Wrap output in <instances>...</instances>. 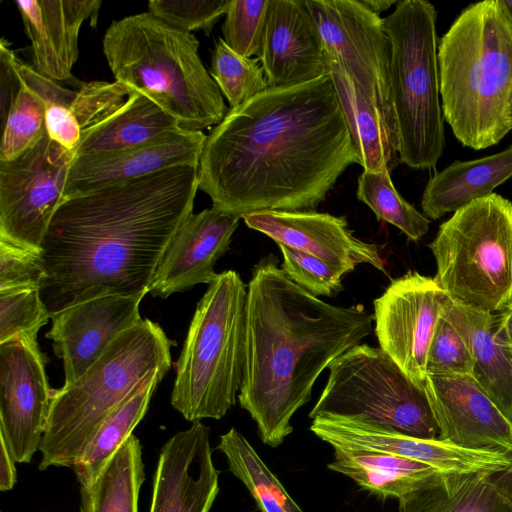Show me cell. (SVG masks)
I'll use <instances>...</instances> for the list:
<instances>
[{
    "instance_id": "74e56055",
    "label": "cell",
    "mask_w": 512,
    "mask_h": 512,
    "mask_svg": "<svg viewBox=\"0 0 512 512\" xmlns=\"http://www.w3.org/2000/svg\"><path fill=\"white\" fill-rule=\"evenodd\" d=\"M133 93L131 88L117 81L84 82L76 91L70 110L84 131L113 115Z\"/></svg>"
},
{
    "instance_id": "5b68a950",
    "label": "cell",
    "mask_w": 512,
    "mask_h": 512,
    "mask_svg": "<svg viewBox=\"0 0 512 512\" xmlns=\"http://www.w3.org/2000/svg\"><path fill=\"white\" fill-rule=\"evenodd\" d=\"M102 45L115 81L152 100L181 129L216 126L228 113L193 33L143 12L113 21Z\"/></svg>"
},
{
    "instance_id": "4fadbf2b",
    "label": "cell",
    "mask_w": 512,
    "mask_h": 512,
    "mask_svg": "<svg viewBox=\"0 0 512 512\" xmlns=\"http://www.w3.org/2000/svg\"><path fill=\"white\" fill-rule=\"evenodd\" d=\"M446 299L434 278L409 271L393 280L374 300L380 348L422 388L429 347Z\"/></svg>"
},
{
    "instance_id": "8d00e7d4",
    "label": "cell",
    "mask_w": 512,
    "mask_h": 512,
    "mask_svg": "<svg viewBox=\"0 0 512 512\" xmlns=\"http://www.w3.org/2000/svg\"><path fill=\"white\" fill-rule=\"evenodd\" d=\"M269 0H230L222 25L223 40L236 53L259 57Z\"/></svg>"
},
{
    "instance_id": "e0dca14e",
    "label": "cell",
    "mask_w": 512,
    "mask_h": 512,
    "mask_svg": "<svg viewBox=\"0 0 512 512\" xmlns=\"http://www.w3.org/2000/svg\"><path fill=\"white\" fill-rule=\"evenodd\" d=\"M245 224L278 245L317 257L344 275L358 264L385 272L376 245L353 234L345 216L316 211H259L242 216Z\"/></svg>"
},
{
    "instance_id": "ab89813d",
    "label": "cell",
    "mask_w": 512,
    "mask_h": 512,
    "mask_svg": "<svg viewBox=\"0 0 512 512\" xmlns=\"http://www.w3.org/2000/svg\"><path fill=\"white\" fill-rule=\"evenodd\" d=\"M229 3L230 0H151L148 12L179 30H203L209 35Z\"/></svg>"
},
{
    "instance_id": "7c38bea8",
    "label": "cell",
    "mask_w": 512,
    "mask_h": 512,
    "mask_svg": "<svg viewBox=\"0 0 512 512\" xmlns=\"http://www.w3.org/2000/svg\"><path fill=\"white\" fill-rule=\"evenodd\" d=\"M329 58L384 108L390 91L391 44L383 18L361 0H306Z\"/></svg>"
},
{
    "instance_id": "e575fe53",
    "label": "cell",
    "mask_w": 512,
    "mask_h": 512,
    "mask_svg": "<svg viewBox=\"0 0 512 512\" xmlns=\"http://www.w3.org/2000/svg\"><path fill=\"white\" fill-rule=\"evenodd\" d=\"M1 132L0 161L19 157L47 133L45 105L21 81L18 93L1 120Z\"/></svg>"
},
{
    "instance_id": "1f68e13d",
    "label": "cell",
    "mask_w": 512,
    "mask_h": 512,
    "mask_svg": "<svg viewBox=\"0 0 512 512\" xmlns=\"http://www.w3.org/2000/svg\"><path fill=\"white\" fill-rule=\"evenodd\" d=\"M217 449L230 472L250 492L261 512H303L249 441L235 428L220 436Z\"/></svg>"
},
{
    "instance_id": "7402d4cb",
    "label": "cell",
    "mask_w": 512,
    "mask_h": 512,
    "mask_svg": "<svg viewBox=\"0 0 512 512\" xmlns=\"http://www.w3.org/2000/svg\"><path fill=\"white\" fill-rule=\"evenodd\" d=\"M25 33L33 53V68L54 80L73 77L79 56L78 40L82 24L97 14L100 0H18Z\"/></svg>"
},
{
    "instance_id": "d4e9b609",
    "label": "cell",
    "mask_w": 512,
    "mask_h": 512,
    "mask_svg": "<svg viewBox=\"0 0 512 512\" xmlns=\"http://www.w3.org/2000/svg\"><path fill=\"white\" fill-rule=\"evenodd\" d=\"M442 315L469 349L472 377L512 421V354L495 337L496 315L459 304L448 296Z\"/></svg>"
},
{
    "instance_id": "ee69618b",
    "label": "cell",
    "mask_w": 512,
    "mask_h": 512,
    "mask_svg": "<svg viewBox=\"0 0 512 512\" xmlns=\"http://www.w3.org/2000/svg\"><path fill=\"white\" fill-rule=\"evenodd\" d=\"M0 443V490L8 491L14 487L17 481L16 462L1 438Z\"/></svg>"
},
{
    "instance_id": "60d3db41",
    "label": "cell",
    "mask_w": 512,
    "mask_h": 512,
    "mask_svg": "<svg viewBox=\"0 0 512 512\" xmlns=\"http://www.w3.org/2000/svg\"><path fill=\"white\" fill-rule=\"evenodd\" d=\"M427 375H471L472 358L457 329L441 315L427 356Z\"/></svg>"
},
{
    "instance_id": "ba28073f",
    "label": "cell",
    "mask_w": 512,
    "mask_h": 512,
    "mask_svg": "<svg viewBox=\"0 0 512 512\" xmlns=\"http://www.w3.org/2000/svg\"><path fill=\"white\" fill-rule=\"evenodd\" d=\"M436 19L434 5L426 0H400L383 18L391 44L390 91L400 160L420 170L434 168L445 147Z\"/></svg>"
},
{
    "instance_id": "7a4b0ae2",
    "label": "cell",
    "mask_w": 512,
    "mask_h": 512,
    "mask_svg": "<svg viewBox=\"0 0 512 512\" xmlns=\"http://www.w3.org/2000/svg\"><path fill=\"white\" fill-rule=\"evenodd\" d=\"M198 166H177L64 199L41 245L40 296L51 314L93 298L148 292L184 219Z\"/></svg>"
},
{
    "instance_id": "7bdbcfd3",
    "label": "cell",
    "mask_w": 512,
    "mask_h": 512,
    "mask_svg": "<svg viewBox=\"0 0 512 512\" xmlns=\"http://www.w3.org/2000/svg\"><path fill=\"white\" fill-rule=\"evenodd\" d=\"M16 60L12 49L5 39L0 43V114L1 120L7 114L11 103L20 88V80L16 70Z\"/></svg>"
},
{
    "instance_id": "8992f818",
    "label": "cell",
    "mask_w": 512,
    "mask_h": 512,
    "mask_svg": "<svg viewBox=\"0 0 512 512\" xmlns=\"http://www.w3.org/2000/svg\"><path fill=\"white\" fill-rule=\"evenodd\" d=\"M173 345L158 323L142 319L77 380L53 389L39 470L72 468L114 410L154 373L170 370Z\"/></svg>"
},
{
    "instance_id": "f546056e",
    "label": "cell",
    "mask_w": 512,
    "mask_h": 512,
    "mask_svg": "<svg viewBox=\"0 0 512 512\" xmlns=\"http://www.w3.org/2000/svg\"><path fill=\"white\" fill-rule=\"evenodd\" d=\"M145 481L142 446L131 435L109 460L96 480L80 486L79 512H138Z\"/></svg>"
},
{
    "instance_id": "681fc988",
    "label": "cell",
    "mask_w": 512,
    "mask_h": 512,
    "mask_svg": "<svg viewBox=\"0 0 512 512\" xmlns=\"http://www.w3.org/2000/svg\"><path fill=\"white\" fill-rule=\"evenodd\" d=\"M507 120L512 129V96H511V100H510V104H509V108H508V112H507Z\"/></svg>"
},
{
    "instance_id": "7dc6e473",
    "label": "cell",
    "mask_w": 512,
    "mask_h": 512,
    "mask_svg": "<svg viewBox=\"0 0 512 512\" xmlns=\"http://www.w3.org/2000/svg\"><path fill=\"white\" fill-rule=\"evenodd\" d=\"M362 4L376 14H380L388 10L393 4H397L395 0H361Z\"/></svg>"
},
{
    "instance_id": "4dcf8cb0",
    "label": "cell",
    "mask_w": 512,
    "mask_h": 512,
    "mask_svg": "<svg viewBox=\"0 0 512 512\" xmlns=\"http://www.w3.org/2000/svg\"><path fill=\"white\" fill-rule=\"evenodd\" d=\"M165 374L158 371L150 376L103 422L71 468L80 486L92 484L116 451L132 435L146 414L152 395Z\"/></svg>"
},
{
    "instance_id": "603a6c76",
    "label": "cell",
    "mask_w": 512,
    "mask_h": 512,
    "mask_svg": "<svg viewBox=\"0 0 512 512\" xmlns=\"http://www.w3.org/2000/svg\"><path fill=\"white\" fill-rule=\"evenodd\" d=\"M310 430L333 448L376 450L428 464L442 473L485 472L491 465L489 453L466 449L439 438L421 439L331 419L312 420Z\"/></svg>"
},
{
    "instance_id": "cb8c5ba5",
    "label": "cell",
    "mask_w": 512,
    "mask_h": 512,
    "mask_svg": "<svg viewBox=\"0 0 512 512\" xmlns=\"http://www.w3.org/2000/svg\"><path fill=\"white\" fill-rule=\"evenodd\" d=\"M329 61L330 76L360 165L366 171L391 172L401 162L395 112L369 97L338 63Z\"/></svg>"
},
{
    "instance_id": "2e32d148",
    "label": "cell",
    "mask_w": 512,
    "mask_h": 512,
    "mask_svg": "<svg viewBox=\"0 0 512 512\" xmlns=\"http://www.w3.org/2000/svg\"><path fill=\"white\" fill-rule=\"evenodd\" d=\"M147 293L105 295L51 314L45 336L63 362L65 384L77 380L118 335L142 320L139 305Z\"/></svg>"
},
{
    "instance_id": "d6986e66",
    "label": "cell",
    "mask_w": 512,
    "mask_h": 512,
    "mask_svg": "<svg viewBox=\"0 0 512 512\" xmlns=\"http://www.w3.org/2000/svg\"><path fill=\"white\" fill-rule=\"evenodd\" d=\"M268 88L330 75L329 56L305 1L269 0L258 57Z\"/></svg>"
},
{
    "instance_id": "ac0fdd59",
    "label": "cell",
    "mask_w": 512,
    "mask_h": 512,
    "mask_svg": "<svg viewBox=\"0 0 512 512\" xmlns=\"http://www.w3.org/2000/svg\"><path fill=\"white\" fill-rule=\"evenodd\" d=\"M210 429L200 421L161 448L149 512H209L219 493Z\"/></svg>"
},
{
    "instance_id": "5bb4252c",
    "label": "cell",
    "mask_w": 512,
    "mask_h": 512,
    "mask_svg": "<svg viewBox=\"0 0 512 512\" xmlns=\"http://www.w3.org/2000/svg\"><path fill=\"white\" fill-rule=\"evenodd\" d=\"M37 338L0 343V438L16 463H29L39 450L53 389Z\"/></svg>"
},
{
    "instance_id": "3957f363",
    "label": "cell",
    "mask_w": 512,
    "mask_h": 512,
    "mask_svg": "<svg viewBox=\"0 0 512 512\" xmlns=\"http://www.w3.org/2000/svg\"><path fill=\"white\" fill-rule=\"evenodd\" d=\"M270 255L247 286L245 360L238 399L262 442L278 447L319 375L372 332L362 305L329 304L293 282Z\"/></svg>"
},
{
    "instance_id": "8fae6325",
    "label": "cell",
    "mask_w": 512,
    "mask_h": 512,
    "mask_svg": "<svg viewBox=\"0 0 512 512\" xmlns=\"http://www.w3.org/2000/svg\"><path fill=\"white\" fill-rule=\"evenodd\" d=\"M74 152L46 133L32 148L0 161V237L41 250L53 215L64 201Z\"/></svg>"
},
{
    "instance_id": "f1b7e54d",
    "label": "cell",
    "mask_w": 512,
    "mask_h": 512,
    "mask_svg": "<svg viewBox=\"0 0 512 512\" xmlns=\"http://www.w3.org/2000/svg\"><path fill=\"white\" fill-rule=\"evenodd\" d=\"M400 512H512L511 499L482 472L440 473L399 499Z\"/></svg>"
},
{
    "instance_id": "52a82bcc",
    "label": "cell",
    "mask_w": 512,
    "mask_h": 512,
    "mask_svg": "<svg viewBox=\"0 0 512 512\" xmlns=\"http://www.w3.org/2000/svg\"><path fill=\"white\" fill-rule=\"evenodd\" d=\"M247 286L217 275L198 302L179 359L171 404L186 420L221 419L235 405L245 360Z\"/></svg>"
},
{
    "instance_id": "d590c367",
    "label": "cell",
    "mask_w": 512,
    "mask_h": 512,
    "mask_svg": "<svg viewBox=\"0 0 512 512\" xmlns=\"http://www.w3.org/2000/svg\"><path fill=\"white\" fill-rule=\"evenodd\" d=\"M49 319L40 288L0 290V343L18 337L37 338Z\"/></svg>"
},
{
    "instance_id": "30bf717a",
    "label": "cell",
    "mask_w": 512,
    "mask_h": 512,
    "mask_svg": "<svg viewBox=\"0 0 512 512\" xmlns=\"http://www.w3.org/2000/svg\"><path fill=\"white\" fill-rule=\"evenodd\" d=\"M328 368L327 383L310 419L350 421L421 439L439 437L424 388L380 347L358 344Z\"/></svg>"
},
{
    "instance_id": "d6a6232c",
    "label": "cell",
    "mask_w": 512,
    "mask_h": 512,
    "mask_svg": "<svg viewBox=\"0 0 512 512\" xmlns=\"http://www.w3.org/2000/svg\"><path fill=\"white\" fill-rule=\"evenodd\" d=\"M357 183V198L378 220L392 224L412 241L420 240L428 232L430 219L398 193L389 171L363 170Z\"/></svg>"
},
{
    "instance_id": "836d02e7",
    "label": "cell",
    "mask_w": 512,
    "mask_h": 512,
    "mask_svg": "<svg viewBox=\"0 0 512 512\" xmlns=\"http://www.w3.org/2000/svg\"><path fill=\"white\" fill-rule=\"evenodd\" d=\"M210 75L230 108L268 89L260 59L239 55L222 38L217 40L212 52Z\"/></svg>"
},
{
    "instance_id": "4316f807",
    "label": "cell",
    "mask_w": 512,
    "mask_h": 512,
    "mask_svg": "<svg viewBox=\"0 0 512 512\" xmlns=\"http://www.w3.org/2000/svg\"><path fill=\"white\" fill-rule=\"evenodd\" d=\"M327 467L374 495L398 500L442 473L416 460L358 447H334Z\"/></svg>"
},
{
    "instance_id": "277c9868",
    "label": "cell",
    "mask_w": 512,
    "mask_h": 512,
    "mask_svg": "<svg viewBox=\"0 0 512 512\" xmlns=\"http://www.w3.org/2000/svg\"><path fill=\"white\" fill-rule=\"evenodd\" d=\"M444 120L465 147L483 150L512 129V24L499 0L465 7L438 41Z\"/></svg>"
},
{
    "instance_id": "ffe728a7",
    "label": "cell",
    "mask_w": 512,
    "mask_h": 512,
    "mask_svg": "<svg viewBox=\"0 0 512 512\" xmlns=\"http://www.w3.org/2000/svg\"><path fill=\"white\" fill-rule=\"evenodd\" d=\"M217 208L190 213L170 241L148 288L155 297L167 298L217 277L214 266L228 250L239 220Z\"/></svg>"
},
{
    "instance_id": "44dd1931",
    "label": "cell",
    "mask_w": 512,
    "mask_h": 512,
    "mask_svg": "<svg viewBox=\"0 0 512 512\" xmlns=\"http://www.w3.org/2000/svg\"><path fill=\"white\" fill-rule=\"evenodd\" d=\"M202 131L180 129L145 145L108 154L74 156L64 199L177 166H199Z\"/></svg>"
},
{
    "instance_id": "484cf974",
    "label": "cell",
    "mask_w": 512,
    "mask_h": 512,
    "mask_svg": "<svg viewBox=\"0 0 512 512\" xmlns=\"http://www.w3.org/2000/svg\"><path fill=\"white\" fill-rule=\"evenodd\" d=\"M512 177V145L481 158L455 160L428 180L421 199L423 214L437 220L490 196Z\"/></svg>"
},
{
    "instance_id": "bcb514c9",
    "label": "cell",
    "mask_w": 512,
    "mask_h": 512,
    "mask_svg": "<svg viewBox=\"0 0 512 512\" xmlns=\"http://www.w3.org/2000/svg\"><path fill=\"white\" fill-rule=\"evenodd\" d=\"M491 478L512 501V460L506 468L491 474Z\"/></svg>"
},
{
    "instance_id": "f35d334b",
    "label": "cell",
    "mask_w": 512,
    "mask_h": 512,
    "mask_svg": "<svg viewBox=\"0 0 512 512\" xmlns=\"http://www.w3.org/2000/svg\"><path fill=\"white\" fill-rule=\"evenodd\" d=\"M282 253L281 269L297 285L312 295L332 297L342 290L344 274L310 254L278 245Z\"/></svg>"
},
{
    "instance_id": "9a60e30c",
    "label": "cell",
    "mask_w": 512,
    "mask_h": 512,
    "mask_svg": "<svg viewBox=\"0 0 512 512\" xmlns=\"http://www.w3.org/2000/svg\"><path fill=\"white\" fill-rule=\"evenodd\" d=\"M424 390L439 439L512 460V421L472 375H427Z\"/></svg>"
},
{
    "instance_id": "6da1fadb",
    "label": "cell",
    "mask_w": 512,
    "mask_h": 512,
    "mask_svg": "<svg viewBox=\"0 0 512 512\" xmlns=\"http://www.w3.org/2000/svg\"><path fill=\"white\" fill-rule=\"evenodd\" d=\"M330 75L268 88L229 108L206 136L198 189L212 207L242 216L315 211L338 178L360 165Z\"/></svg>"
},
{
    "instance_id": "9c48e42d",
    "label": "cell",
    "mask_w": 512,
    "mask_h": 512,
    "mask_svg": "<svg viewBox=\"0 0 512 512\" xmlns=\"http://www.w3.org/2000/svg\"><path fill=\"white\" fill-rule=\"evenodd\" d=\"M429 248L435 281L453 301L500 312L512 300V203L499 194L478 199L443 222Z\"/></svg>"
},
{
    "instance_id": "c3c4849f",
    "label": "cell",
    "mask_w": 512,
    "mask_h": 512,
    "mask_svg": "<svg viewBox=\"0 0 512 512\" xmlns=\"http://www.w3.org/2000/svg\"><path fill=\"white\" fill-rule=\"evenodd\" d=\"M499 3L512 24V0H499Z\"/></svg>"
},
{
    "instance_id": "83f0119b",
    "label": "cell",
    "mask_w": 512,
    "mask_h": 512,
    "mask_svg": "<svg viewBox=\"0 0 512 512\" xmlns=\"http://www.w3.org/2000/svg\"><path fill=\"white\" fill-rule=\"evenodd\" d=\"M180 129L178 123L152 100L134 92L113 115L82 131L74 156L108 154L139 147Z\"/></svg>"
},
{
    "instance_id": "f6af8a7d",
    "label": "cell",
    "mask_w": 512,
    "mask_h": 512,
    "mask_svg": "<svg viewBox=\"0 0 512 512\" xmlns=\"http://www.w3.org/2000/svg\"><path fill=\"white\" fill-rule=\"evenodd\" d=\"M495 337L512 354V300L495 317Z\"/></svg>"
},
{
    "instance_id": "b9f144b4",
    "label": "cell",
    "mask_w": 512,
    "mask_h": 512,
    "mask_svg": "<svg viewBox=\"0 0 512 512\" xmlns=\"http://www.w3.org/2000/svg\"><path fill=\"white\" fill-rule=\"evenodd\" d=\"M43 278L41 250L0 237V290L40 288Z\"/></svg>"
}]
</instances>
